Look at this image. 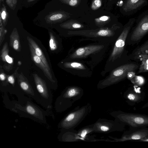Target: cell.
<instances>
[{"label": "cell", "instance_id": "1", "mask_svg": "<svg viewBox=\"0 0 148 148\" xmlns=\"http://www.w3.org/2000/svg\"><path fill=\"white\" fill-rule=\"evenodd\" d=\"M18 98V101H11L5 94L3 102L7 108L21 117L30 119L39 123H46V117L51 115L50 111L44 110L33 103L31 98L25 95Z\"/></svg>", "mask_w": 148, "mask_h": 148}, {"label": "cell", "instance_id": "2", "mask_svg": "<svg viewBox=\"0 0 148 148\" xmlns=\"http://www.w3.org/2000/svg\"><path fill=\"white\" fill-rule=\"evenodd\" d=\"M35 88L33 90L39 101V104L50 110L52 107V95L46 82L36 74L33 75Z\"/></svg>", "mask_w": 148, "mask_h": 148}, {"label": "cell", "instance_id": "3", "mask_svg": "<svg viewBox=\"0 0 148 148\" xmlns=\"http://www.w3.org/2000/svg\"><path fill=\"white\" fill-rule=\"evenodd\" d=\"M148 34V12L142 14L138 19L137 23L127 38L129 44L138 43Z\"/></svg>", "mask_w": 148, "mask_h": 148}, {"label": "cell", "instance_id": "4", "mask_svg": "<svg viewBox=\"0 0 148 148\" xmlns=\"http://www.w3.org/2000/svg\"><path fill=\"white\" fill-rule=\"evenodd\" d=\"M135 21V18H130L125 25L115 42L110 57L109 61H114L121 56L124 50L125 42Z\"/></svg>", "mask_w": 148, "mask_h": 148}, {"label": "cell", "instance_id": "5", "mask_svg": "<svg viewBox=\"0 0 148 148\" xmlns=\"http://www.w3.org/2000/svg\"><path fill=\"white\" fill-rule=\"evenodd\" d=\"M138 68L139 65L133 63L122 65L112 71L104 80L103 84L108 85L119 82L125 79L130 74L134 73Z\"/></svg>", "mask_w": 148, "mask_h": 148}, {"label": "cell", "instance_id": "6", "mask_svg": "<svg viewBox=\"0 0 148 148\" xmlns=\"http://www.w3.org/2000/svg\"><path fill=\"white\" fill-rule=\"evenodd\" d=\"M131 60L139 62L137 73L148 72V39L137 47L129 56Z\"/></svg>", "mask_w": 148, "mask_h": 148}, {"label": "cell", "instance_id": "7", "mask_svg": "<svg viewBox=\"0 0 148 148\" xmlns=\"http://www.w3.org/2000/svg\"><path fill=\"white\" fill-rule=\"evenodd\" d=\"M120 121L128 125L130 130L148 126V116L144 114L123 112L118 116Z\"/></svg>", "mask_w": 148, "mask_h": 148}, {"label": "cell", "instance_id": "8", "mask_svg": "<svg viewBox=\"0 0 148 148\" xmlns=\"http://www.w3.org/2000/svg\"><path fill=\"white\" fill-rule=\"evenodd\" d=\"M70 35H78L85 36L94 38H108L113 36L114 32L112 30L108 28H103L97 31H70L68 33Z\"/></svg>", "mask_w": 148, "mask_h": 148}, {"label": "cell", "instance_id": "9", "mask_svg": "<svg viewBox=\"0 0 148 148\" xmlns=\"http://www.w3.org/2000/svg\"><path fill=\"white\" fill-rule=\"evenodd\" d=\"M18 83L22 92L31 99L35 100L38 103L39 101L33 89L27 79L22 73L17 75Z\"/></svg>", "mask_w": 148, "mask_h": 148}, {"label": "cell", "instance_id": "10", "mask_svg": "<svg viewBox=\"0 0 148 148\" xmlns=\"http://www.w3.org/2000/svg\"><path fill=\"white\" fill-rule=\"evenodd\" d=\"M103 47V45H92L80 47L77 49L71 55L70 58L72 59L84 58L99 51Z\"/></svg>", "mask_w": 148, "mask_h": 148}, {"label": "cell", "instance_id": "11", "mask_svg": "<svg viewBox=\"0 0 148 148\" xmlns=\"http://www.w3.org/2000/svg\"><path fill=\"white\" fill-rule=\"evenodd\" d=\"M148 137V128L146 127L134 130H130L127 132L120 139V141L130 140H139Z\"/></svg>", "mask_w": 148, "mask_h": 148}, {"label": "cell", "instance_id": "12", "mask_svg": "<svg viewBox=\"0 0 148 148\" xmlns=\"http://www.w3.org/2000/svg\"><path fill=\"white\" fill-rule=\"evenodd\" d=\"M121 1V6L122 7L123 12L129 15L134 13L146 5L147 0H125L124 2Z\"/></svg>", "mask_w": 148, "mask_h": 148}, {"label": "cell", "instance_id": "13", "mask_svg": "<svg viewBox=\"0 0 148 148\" xmlns=\"http://www.w3.org/2000/svg\"><path fill=\"white\" fill-rule=\"evenodd\" d=\"M31 57L36 65L43 72L45 75L52 83H55L56 81L53 78L51 71H49L43 63L41 59L36 53L32 46L28 43Z\"/></svg>", "mask_w": 148, "mask_h": 148}, {"label": "cell", "instance_id": "14", "mask_svg": "<svg viewBox=\"0 0 148 148\" xmlns=\"http://www.w3.org/2000/svg\"><path fill=\"white\" fill-rule=\"evenodd\" d=\"M27 38L28 43L30 44L33 47L36 54L40 58L48 69L51 71L48 61L40 47L32 38L29 36H27Z\"/></svg>", "mask_w": 148, "mask_h": 148}, {"label": "cell", "instance_id": "15", "mask_svg": "<svg viewBox=\"0 0 148 148\" xmlns=\"http://www.w3.org/2000/svg\"><path fill=\"white\" fill-rule=\"evenodd\" d=\"M19 38L16 29H14L10 36V44L11 47L17 51L21 50Z\"/></svg>", "mask_w": 148, "mask_h": 148}, {"label": "cell", "instance_id": "16", "mask_svg": "<svg viewBox=\"0 0 148 148\" xmlns=\"http://www.w3.org/2000/svg\"><path fill=\"white\" fill-rule=\"evenodd\" d=\"M9 49L7 42L4 44L1 52V57L2 61L11 64L13 62L12 58L8 55Z\"/></svg>", "mask_w": 148, "mask_h": 148}, {"label": "cell", "instance_id": "17", "mask_svg": "<svg viewBox=\"0 0 148 148\" xmlns=\"http://www.w3.org/2000/svg\"><path fill=\"white\" fill-rule=\"evenodd\" d=\"M61 27L66 29H75L83 28L84 26L78 22L72 20L64 23Z\"/></svg>", "mask_w": 148, "mask_h": 148}, {"label": "cell", "instance_id": "18", "mask_svg": "<svg viewBox=\"0 0 148 148\" xmlns=\"http://www.w3.org/2000/svg\"><path fill=\"white\" fill-rule=\"evenodd\" d=\"M64 66L66 68L78 70L86 69L85 66L83 64L76 62H67L64 63Z\"/></svg>", "mask_w": 148, "mask_h": 148}, {"label": "cell", "instance_id": "19", "mask_svg": "<svg viewBox=\"0 0 148 148\" xmlns=\"http://www.w3.org/2000/svg\"><path fill=\"white\" fill-rule=\"evenodd\" d=\"M101 0H93L91 4V8L93 10H97L101 6Z\"/></svg>", "mask_w": 148, "mask_h": 148}, {"label": "cell", "instance_id": "20", "mask_svg": "<svg viewBox=\"0 0 148 148\" xmlns=\"http://www.w3.org/2000/svg\"><path fill=\"white\" fill-rule=\"evenodd\" d=\"M127 97L130 100L134 102L138 101L141 98L139 95L133 93H130Z\"/></svg>", "mask_w": 148, "mask_h": 148}, {"label": "cell", "instance_id": "21", "mask_svg": "<svg viewBox=\"0 0 148 148\" xmlns=\"http://www.w3.org/2000/svg\"><path fill=\"white\" fill-rule=\"evenodd\" d=\"M110 17L108 16H103L95 19V22L97 23H105L110 19Z\"/></svg>", "mask_w": 148, "mask_h": 148}, {"label": "cell", "instance_id": "22", "mask_svg": "<svg viewBox=\"0 0 148 148\" xmlns=\"http://www.w3.org/2000/svg\"><path fill=\"white\" fill-rule=\"evenodd\" d=\"M63 16V15L61 13L56 14L50 16L49 19L51 21H56L61 19Z\"/></svg>", "mask_w": 148, "mask_h": 148}, {"label": "cell", "instance_id": "23", "mask_svg": "<svg viewBox=\"0 0 148 148\" xmlns=\"http://www.w3.org/2000/svg\"><path fill=\"white\" fill-rule=\"evenodd\" d=\"M6 33V31L3 27H1L0 31V45L3 42L5 38V35Z\"/></svg>", "mask_w": 148, "mask_h": 148}, {"label": "cell", "instance_id": "24", "mask_svg": "<svg viewBox=\"0 0 148 148\" xmlns=\"http://www.w3.org/2000/svg\"><path fill=\"white\" fill-rule=\"evenodd\" d=\"M54 37L51 34H50V46L51 49H55L56 47Z\"/></svg>", "mask_w": 148, "mask_h": 148}, {"label": "cell", "instance_id": "25", "mask_svg": "<svg viewBox=\"0 0 148 148\" xmlns=\"http://www.w3.org/2000/svg\"><path fill=\"white\" fill-rule=\"evenodd\" d=\"M79 0H66V3L71 6H74L78 2Z\"/></svg>", "mask_w": 148, "mask_h": 148}, {"label": "cell", "instance_id": "26", "mask_svg": "<svg viewBox=\"0 0 148 148\" xmlns=\"http://www.w3.org/2000/svg\"><path fill=\"white\" fill-rule=\"evenodd\" d=\"M8 82L14 86L15 84V79L14 77L12 75L9 76L8 77Z\"/></svg>", "mask_w": 148, "mask_h": 148}, {"label": "cell", "instance_id": "27", "mask_svg": "<svg viewBox=\"0 0 148 148\" xmlns=\"http://www.w3.org/2000/svg\"><path fill=\"white\" fill-rule=\"evenodd\" d=\"M100 129L101 132H107L110 130L109 128L106 125H102L100 127Z\"/></svg>", "mask_w": 148, "mask_h": 148}, {"label": "cell", "instance_id": "28", "mask_svg": "<svg viewBox=\"0 0 148 148\" xmlns=\"http://www.w3.org/2000/svg\"><path fill=\"white\" fill-rule=\"evenodd\" d=\"M87 132L88 131L86 130H83L81 133L80 136L83 138H85L88 133Z\"/></svg>", "mask_w": 148, "mask_h": 148}, {"label": "cell", "instance_id": "29", "mask_svg": "<svg viewBox=\"0 0 148 148\" xmlns=\"http://www.w3.org/2000/svg\"><path fill=\"white\" fill-rule=\"evenodd\" d=\"M1 17L3 20L5 18L6 16V13L5 10H3L1 14Z\"/></svg>", "mask_w": 148, "mask_h": 148}, {"label": "cell", "instance_id": "30", "mask_svg": "<svg viewBox=\"0 0 148 148\" xmlns=\"http://www.w3.org/2000/svg\"><path fill=\"white\" fill-rule=\"evenodd\" d=\"M0 79L2 81H4L5 80V75L3 73H1L0 74Z\"/></svg>", "mask_w": 148, "mask_h": 148}, {"label": "cell", "instance_id": "31", "mask_svg": "<svg viewBox=\"0 0 148 148\" xmlns=\"http://www.w3.org/2000/svg\"><path fill=\"white\" fill-rule=\"evenodd\" d=\"M29 1H32L33 0H29Z\"/></svg>", "mask_w": 148, "mask_h": 148}, {"label": "cell", "instance_id": "32", "mask_svg": "<svg viewBox=\"0 0 148 148\" xmlns=\"http://www.w3.org/2000/svg\"></svg>", "mask_w": 148, "mask_h": 148}]
</instances>
